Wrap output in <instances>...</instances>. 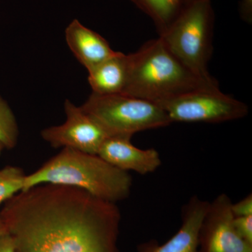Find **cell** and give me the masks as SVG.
I'll list each match as a JSON object with an SVG mask.
<instances>
[{"instance_id": "1", "label": "cell", "mask_w": 252, "mask_h": 252, "mask_svg": "<svg viewBox=\"0 0 252 252\" xmlns=\"http://www.w3.org/2000/svg\"><path fill=\"white\" fill-rule=\"evenodd\" d=\"M16 252H118L117 204L69 186L42 184L0 209Z\"/></svg>"}, {"instance_id": "2", "label": "cell", "mask_w": 252, "mask_h": 252, "mask_svg": "<svg viewBox=\"0 0 252 252\" xmlns=\"http://www.w3.org/2000/svg\"><path fill=\"white\" fill-rule=\"evenodd\" d=\"M42 184L69 186L117 204L130 195L132 179L96 154L63 148L42 166L26 176L23 190Z\"/></svg>"}, {"instance_id": "3", "label": "cell", "mask_w": 252, "mask_h": 252, "mask_svg": "<svg viewBox=\"0 0 252 252\" xmlns=\"http://www.w3.org/2000/svg\"><path fill=\"white\" fill-rule=\"evenodd\" d=\"M130 56L128 80L122 94L158 104L192 91L220 89L194 74L160 38L147 41Z\"/></svg>"}, {"instance_id": "4", "label": "cell", "mask_w": 252, "mask_h": 252, "mask_svg": "<svg viewBox=\"0 0 252 252\" xmlns=\"http://www.w3.org/2000/svg\"><path fill=\"white\" fill-rule=\"evenodd\" d=\"M81 107L97 120L109 136L132 138L141 131L172 124L157 104L126 94L102 95L92 93Z\"/></svg>"}, {"instance_id": "5", "label": "cell", "mask_w": 252, "mask_h": 252, "mask_svg": "<svg viewBox=\"0 0 252 252\" xmlns=\"http://www.w3.org/2000/svg\"><path fill=\"white\" fill-rule=\"evenodd\" d=\"M167 49L195 75L209 82H217L208 70L212 52L210 11L207 0L193 4L160 32Z\"/></svg>"}, {"instance_id": "6", "label": "cell", "mask_w": 252, "mask_h": 252, "mask_svg": "<svg viewBox=\"0 0 252 252\" xmlns=\"http://www.w3.org/2000/svg\"><path fill=\"white\" fill-rule=\"evenodd\" d=\"M172 123L204 122L217 124L246 117V104L223 94L220 89L187 93L157 104Z\"/></svg>"}, {"instance_id": "7", "label": "cell", "mask_w": 252, "mask_h": 252, "mask_svg": "<svg viewBox=\"0 0 252 252\" xmlns=\"http://www.w3.org/2000/svg\"><path fill=\"white\" fill-rule=\"evenodd\" d=\"M66 121L61 125L44 129L41 136L54 148H70L97 155L109 136L94 117L67 99L64 104Z\"/></svg>"}, {"instance_id": "8", "label": "cell", "mask_w": 252, "mask_h": 252, "mask_svg": "<svg viewBox=\"0 0 252 252\" xmlns=\"http://www.w3.org/2000/svg\"><path fill=\"white\" fill-rule=\"evenodd\" d=\"M232 203L225 193L210 202L199 230V252H252L235 229Z\"/></svg>"}, {"instance_id": "9", "label": "cell", "mask_w": 252, "mask_h": 252, "mask_svg": "<svg viewBox=\"0 0 252 252\" xmlns=\"http://www.w3.org/2000/svg\"><path fill=\"white\" fill-rule=\"evenodd\" d=\"M210 202L194 195L182 209V225L177 233L165 243L147 242L137 248V252H199L200 225L208 210Z\"/></svg>"}, {"instance_id": "10", "label": "cell", "mask_w": 252, "mask_h": 252, "mask_svg": "<svg viewBox=\"0 0 252 252\" xmlns=\"http://www.w3.org/2000/svg\"><path fill=\"white\" fill-rule=\"evenodd\" d=\"M130 140V137L110 136L101 146L97 155L123 171L145 175L158 170L162 164L158 151L137 148Z\"/></svg>"}, {"instance_id": "11", "label": "cell", "mask_w": 252, "mask_h": 252, "mask_svg": "<svg viewBox=\"0 0 252 252\" xmlns=\"http://www.w3.org/2000/svg\"><path fill=\"white\" fill-rule=\"evenodd\" d=\"M65 38L69 49L88 71L117 52L98 33L86 28L77 19L68 26Z\"/></svg>"}, {"instance_id": "12", "label": "cell", "mask_w": 252, "mask_h": 252, "mask_svg": "<svg viewBox=\"0 0 252 252\" xmlns=\"http://www.w3.org/2000/svg\"><path fill=\"white\" fill-rule=\"evenodd\" d=\"M130 72V56L116 52L89 71V82L97 94H122Z\"/></svg>"}, {"instance_id": "13", "label": "cell", "mask_w": 252, "mask_h": 252, "mask_svg": "<svg viewBox=\"0 0 252 252\" xmlns=\"http://www.w3.org/2000/svg\"><path fill=\"white\" fill-rule=\"evenodd\" d=\"M19 129L16 117L7 102L0 96V143L4 149L17 145Z\"/></svg>"}, {"instance_id": "14", "label": "cell", "mask_w": 252, "mask_h": 252, "mask_svg": "<svg viewBox=\"0 0 252 252\" xmlns=\"http://www.w3.org/2000/svg\"><path fill=\"white\" fill-rule=\"evenodd\" d=\"M26 174L18 167L0 168V205L22 191Z\"/></svg>"}, {"instance_id": "15", "label": "cell", "mask_w": 252, "mask_h": 252, "mask_svg": "<svg viewBox=\"0 0 252 252\" xmlns=\"http://www.w3.org/2000/svg\"><path fill=\"white\" fill-rule=\"evenodd\" d=\"M158 22L161 25V32L170 24L180 0H140Z\"/></svg>"}, {"instance_id": "16", "label": "cell", "mask_w": 252, "mask_h": 252, "mask_svg": "<svg viewBox=\"0 0 252 252\" xmlns=\"http://www.w3.org/2000/svg\"><path fill=\"white\" fill-rule=\"evenodd\" d=\"M234 227L239 236L252 245V215L234 217Z\"/></svg>"}, {"instance_id": "17", "label": "cell", "mask_w": 252, "mask_h": 252, "mask_svg": "<svg viewBox=\"0 0 252 252\" xmlns=\"http://www.w3.org/2000/svg\"><path fill=\"white\" fill-rule=\"evenodd\" d=\"M231 211L235 217H245L252 215V195L248 196L236 203H232Z\"/></svg>"}, {"instance_id": "18", "label": "cell", "mask_w": 252, "mask_h": 252, "mask_svg": "<svg viewBox=\"0 0 252 252\" xmlns=\"http://www.w3.org/2000/svg\"><path fill=\"white\" fill-rule=\"evenodd\" d=\"M0 252H16L13 239L8 233L0 236Z\"/></svg>"}, {"instance_id": "19", "label": "cell", "mask_w": 252, "mask_h": 252, "mask_svg": "<svg viewBox=\"0 0 252 252\" xmlns=\"http://www.w3.org/2000/svg\"><path fill=\"white\" fill-rule=\"evenodd\" d=\"M244 11L248 14V17L250 16V12H251L252 0H243Z\"/></svg>"}, {"instance_id": "20", "label": "cell", "mask_w": 252, "mask_h": 252, "mask_svg": "<svg viewBox=\"0 0 252 252\" xmlns=\"http://www.w3.org/2000/svg\"><path fill=\"white\" fill-rule=\"evenodd\" d=\"M6 233H7V230H6V226H5L4 221H3L2 218H1V214H0V236Z\"/></svg>"}, {"instance_id": "21", "label": "cell", "mask_w": 252, "mask_h": 252, "mask_svg": "<svg viewBox=\"0 0 252 252\" xmlns=\"http://www.w3.org/2000/svg\"><path fill=\"white\" fill-rule=\"evenodd\" d=\"M4 147H3L2 144L0 143V154H1V152H2V151L4 150Z\"/></svg>"}, {"instance_id": "22", "label": "cell", "mask_w": 252, "mask_h": 252, "mask_svg": "<svg viewBox=\"0 0 252 252\" xmlns=\"http://www.w3.org/2000/svg\"><path fill=\"white\" fill-rule=\"evenodd\" d=\"M199 1V0H193V1Z\"/></svg>"}]
</instances>
